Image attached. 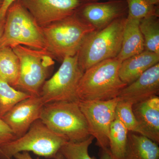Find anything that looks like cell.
I'll use <instances>...</instances> for the list:
<instances>
[{
    "label": "cell",
    "mask_w": 159,
    "mask_h": 159,
    "mask_svg": "<svg viewBox=\"0 0 159 159\" xmlns=\"http://www.w3.org/2000/svg\"><path fill=\"white\" fill-rule=\"evenodd\" d=\"M16 0H4L2 6L0 9V21L6 19V12L9 7Z\"/></svg>",
    "instance_id": "26"
},
{
    "label": "cell",
    "mask_w": 159,
    "mask_h": 159,
    "mask_svg": "<svg viewBox=\"0 0 159 159\" xmlns=\"http://www.w3.org/2000/svg\"><path fill=\"white\" fill-rule=\"evenodd\" d=\"M41 28L46 50L61 62L76 55L86 36L95 30L75 13Z\"/></svg>",
    "instance_id": "2"
},
{
    "label": "cell",
    "mask_w": 159,
    "mask_h": 159,
    "mask_svg": "<svg viewBox=\"0 0 159 159\" xmlns=\"http://www.w3.org/2000/svg\"><path fill=\"white\" fill-rule=\"evenodd\" d=\"M67 142L38 119L25 134L0 146V159H11L16 154L23 152H32L39 156L54 159Z\"/></svg>",
    "instance_id": "6"
},
{
    "label": "cell",
    "mask_w": 159,
    "mask_h": 159,
    "mask_svg": "<svg viewBox=\"0 0 159 159\" xmlns=\"http://www.w3.org/2000/svg\"><path fill=\"white\" fill-rule=\"evenodd\" d=\"M121 62L117 57L110 58L84 71L77 89L78 100H107L118 97L127 85L119 77Z\"/></svg>",
    "instance_id": "1"
},
{
    "label": "cell",
    "mask_w": 159,
    "mask_h": 159,
    "mask_svg": "<svg viewBox=\"0 0 159 159\" xmlns=\"http://www.w3.org/2000/svg\"><path fill=\"white\" fill-rule=\"evenodd\" d=\"M124 159H159L158 144L147 137L130 132Z\"/></svg>",
    "instance_id": "17"
},
{
    "label": "cell",
    "mask_w": 159,
    "mask_h": 159,
    "mask_svg": "<svg viewBox=\"0 0 159 159\" xmlns=\"http://www.w3.org/2000/svg\"><path fill=\"white\" fill-rule=\"evenodd\" d=\"M13 157L16 159H33L27 152H19L16 154ZM37 159H39V158H37Z\"/></svg>",
    "instance_id": "28"
},
{
    "label": "cell",
    "mask_w": 159,
    "mask_h": 159,
    "mask_svg": "<svg viewBox=\"0 0 159 159\" xmlns=\"http://www.w3.org/2000/svg\"><path fill=\"white\" fill-rule=\"evenodd\" d=\"M99 159H114L111 155L109 149H101L99 152Z\"/></svg>",
    "instance_id": "27"
},
{
    "label": "cell",
    "mask_w": 159,
    "mask_h": 159,
    "mask_svg": "<svg viewBox=\"0 0 159 159\" xmlns=\"http://www.w3.org/2000/svg\"><path fill=\"white\" fill-rule=\"evenodd\" d=\"M79 1L82 3H85L99 2V0H79Z\"/></svg>",
    "instance_id": "32"
},
{
    "label": "cell",
    "mask_w": 159,
    "mask_h": 159,
    "mask_svg": "<svg viewBox=\"0 0 159 159\" xmlns=\"http://www.w3.org/2000/svg\"><path fill=\"white\" fill-rule=\"evenodd\" d=\"M159 93V63L148 69L133 82L122 89L118 96L119 100L133 104Z\"/></svg>",
    "instance_id": "13"
},
{
    "label": "cell",
    "mask_w": 159,
    "mask_h": 159,
    "mask_svg": "<svg viewBox=\"0 0 159 159\" xmlns=\"http://www.w3.org/2000/svg\"><path fill=\"white\" fill-rule=\"evenodd\" d=\"M84 72L77 54L65 58L57 72L46 80L40 97L44 104L54 102H78L77 89Z\"/></svg>",
    "instance_id": "8"
},
{
    "label": "cell",
    "mask_w": 159,
    "mask_h": 159,
    "mask_svg": "<svg viewBox=\"0 0 159 159\" xmlns=\"http://www.w3.org/2000/svg\"><path fill=\"white\" fill-rule=\"evenodd\" d=\"M148 2L152 6H159V0H148Z\"/></svg>",
    "instance_id": "30"
},
{
    "label": "cell",
    "mask_w": 159,
    "mask_h": 159,
    "mask_svg": "<svg viewBox=\"0 0 159 159\" xmlns=\"http://www.w3.org/2000/svg\"><path fill=\"white\" fill-rule=\"evenodd\" d=\"M20 73V62L13 49L0 48V78L15 88Z\"/></svg>",
    "instance_id": "18"
},
{
    "label": "cell",
    "mask_w": 159,
    "mask_h": 159,
    "mask_svg": "<svg viewBox=\"0 0 159 159\" xmlns=\"http://www.w3.org/2000/svg\"><path fill=\"white\" fill-rule=\"evenodd\" d=\"M20 62L18 80L15 89L33 97L41 90L54 65V59L47 50L19 45L12 48Z\"/></svg>",
    "instance_id": "7"
},
{
    "label": "cell",
    "mask_w": 159,
    "mask_h": 159,
    "mask_svg": "<svg viewBox=\"0 0 159 159\" xmlns=\"http://www.w3.org/2000/svg\"><path fill=\"white\" fill-rule=\"evenodd\" d=\"M54 159H66L65 157L63 156L62 155V154L59 151V152H58L56 155V156H55V157H54Z\"/></svg>",
    "instance_id": "31"
},
{
    "label": "cell",
    "mask_w": 159,
    "mask_h": 159,
    "mask_svg": "<svg viewBox=\"0 0 159 159\" xmlns=\"http://www.w3.org/2000/svg\"><path fill=\"white\" fill-rule=\"evenodd\" d=\"M119 100L118 97L107 100H78L90 134L96 139V145L101 149H109L110 129Z\"/></svg>",
    "instance_id": "9"
},
{
    "label": "cell",
    "mask_w": 159,
    "mask_h": 159,
    "mask_svg": "<svg viewBox=\"0 0 159 159\" xmlns=\"http://www.w3.org/2000/svg\"><path fill=\"white\" fill-rule=\"evenodd\" d=\"M4 0H0V9L2 8V6L3 2H4Z\"/></svg>",
    "instance_id": "33"
},
{
    "label": "cell",
    "mask_w": 159,
    "mask_h": 159,
    "mask_svg": "<svg viewBox=\"0 0 159 159\" xmlns=\"http://www.w3.org/2000/svg\"><path fill=\"white\" fill-rule=\"evenodd\" d=\"M78 102L46 103L43 106L39 119L52 131L68 142L84 141L91 135Z\"/></svg>",
    "instance_id": "5"
},
{
    "label": "cell",
    "mask_w": 159,
    "mask_h": 159,
    "mask_svg": "<svg viewBox=\"0 0 159 159\" xmlns=\"http://www.w3.org/2000/svg\"><path fill=\"white\" fill-rule=\"evenodd\" d=\"M135 117L151 140L159 143V97L154 96L133 105Z\"/></svg>",
    "instance_id": "14"
},
{
    "label": "cell",
    "mask_w": 159,
    "mask_h": 159,
    "mask_svg": "<svg viewBox=\"0 0 159 159\" xmlns=\"http://www.w3.org/2000/svg\"><path fill=\"white\" fill-rule=\"evenodd\" d=\"M139 28L144 39L145 51L159 54V19L150 16L140 20Z\"/></svg>",
    "instance_id": "20"
},
{
    "label": "cell",
    "mask_w": 159,
    "mask_h": 159,
    "mask_svg": "<svg viewBox=\"0 0 159 159\" xmlns=\"http://www.w3.org/2000/svg\"><path fill=\"white\" fill-rule=\"evenodd\" d=\"M30 97L0 78V117H3L19 102Z\"/></svg>",
    "instance_id": "21"
},
{
    "label": "cell",
    "mask_w": 159,
    "mask_h": 159,
    "mask_svg": "<svg viewBox=\"0 0 159 159\" xmlns=\"http://www.w3.org/2000/svg\"><path fill=\"white\" fill-rule=\"evenodd\" d=\"M16 139L9 125L0 117V146Z\"/></svg>",
    "instance_id": "25"
},
{
    "label": "cell",
    "mask_w": 159,
    "mask_h": 159,
    "mask_svg": "<svg viewBox=\"0 0 159 159\" xmlns=\"http://www.w3.org/2000/svg\"><path fill=\"white\" fill-rule=\"evenodd\" d=\"M159 63V54L145 50L122 61L119 70V77L128 85Z\"/></svg>",
    "instance_id": "15"
},
{
    "label": "cell",
    "mask_w": 159,
    "mask_h": 159,
    "mask_svg": "<svg viewBox=\"0 0 159 159\" xmlns=\"http://www.w3.org/2000/svg\"><path fill=\"white\" fill-rule=\"evenodd\" d=\"M44 104L40 97L31 96L19 102L2 119L17 139L25 134L32 123L40 119Z\"/></svg>",
    "instance_id": "12"
},
{
    "label": "cell",
    "mask_w": 159,
    "mask_h": 159,
    "mask_svg": "<svg viewBox=\"0 0 159 159\" xmlns=\"http://www.w3.org/2000/svg\"><path fill=\"white\" fill-rule=\"evenodd\" d=\"M127 16L116 20L103 29L94 30L86 36L77 54L83 72L102 61L117 57Z\"/></svg>",
    "instance_id": "3"
},
{
    "label": "cell",
    "mask_w": 159,
    "mask_h": 159,
    "mask_svg": "<svg viewBox=\"0 0 159 159\" xmlns=\"http://www.w3.org/2000/svg\"><path fill=\"white\" fill-rule=\"evenodd\" d=\"M140 21L126 18L121 50L117 57L122 61L145 51L144 39L139 28Z\"/></svg>",
    "instance_id": "16"
},
{
    "label": "cell",
    "mask_w": 159,
    "mask_h": 159,
    "mask_svg": "<svg viewBox=\"0 0 159 159\" xmlns=\"http://www.w3.org/2000/svg\"><path fill=\"white\" fill-rule=\"evenodd\" d=\"M75 13L95 30H99L118 19L127 16L128 7L125 0L82 3Z\"/></svg>",
    "instance_id": "10"
},
{
    "label": "cell",
    "mask_w": 159,
    "mask_h": 159,
    "mask_svg": "<svg viewBox=\"0 0 159 159\" xmlns=\"http://www.w3.org/2000/svg\"><path fill=\"white\" fill-rule=\"evenodd\" d=\"M129 131L118 119H115L111 124L109 134V149L114 159H124Z\"/></svg>",
    "instance_id": "19"
},
{
    "label": "cell",
    "mask_w": 159,
    "mask_h": 159,
    "mask_svg": "<svg viewBox=\"0 0 159 159\" xmlns=\"http://www.w3.org/2000/svg\"><path fill=\"white\" fill-rule=\"evenodd\" d=\"M93 137L90 136L80 142H67L60 149L59 152L66 159H97L89 153V148L93 143Z\"/></svg>",
    "instance_id": "23"
},
{
    "label": "cell",
    "mask_w": 159,
    "mask_h": 159,
    "mask_svg": "<svg viewBox=\"0 0 159 159\" xmlns=\"http://www.w3.org/2000/svg\"><path fill=\"white\" fill-rule=\"evenodd\" d=\"M133 105L130 102L119 100L116 107L115 119L122 122L129 132L149 138L148 134L140 126L136 119L132 110Z\"/></svg>",
    "instance_id": "22"
},
{
    "label": "cell",
    "mask_w": 159,
    "mask_h": 159,
    "mask_svg": "<svg viewBox=\"0 0 159 159\" xmlns=\"http://www.w3.org/2000/svg\"><path fill=\"white\" fill-rule=\"evenodd\" d=\"M19 45L37 50H46L42 29L20 0H16L6 12L0 48Z\"/></svg>",
    "instance_id": "4"
},
{
    "label": "cell",
    "mask_w": 159,
    "mask_h": 159,
    "mask_svg": "<svg viewBox=\"0 0 159 159\" xmlns=\"http://www.w3.org/2000/svg\"><path fill=\"white\" fill-rule=\"evenodd\" d=\"M5 20L0 21V40H1V38H2V36L3 31H4Z\"/></svg>",
    "instance_id": "29"
},
{
    "label": "cell",
    "mask_w": 159,
    "mask_h": 159,
    "mask_svg": "<svg viewBox=\"0 0 159 159\" xmlns=\"http://www.w3.org/2000/svg\"><path fill=\"white\" fill-rule=\"evenodd\" d=\"M128 7L127 17L141 20L150 16H159V6H152L148 0H125Z\"/></svg>",
    "instance_id": "24"
},
{
    "label": "cell",
    "mask_w": 159,
    "mask_h": 159,
    "mask_svg": "<svg viewBox=\"0 0 159 159\" xmlns=\"http://www.w3.org/2000/svg\"><path fill=\"white\" fill-rule=\"evenodd\" d=\"M20 1L41 27L72 15L82 4L79 0Z\"/></svg>",
    "instance_id": "11"
}]
</instances>
